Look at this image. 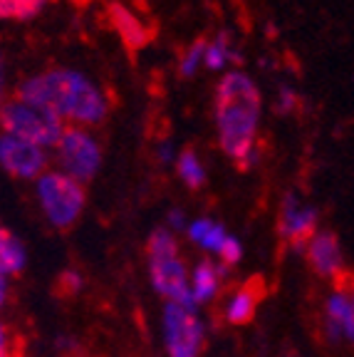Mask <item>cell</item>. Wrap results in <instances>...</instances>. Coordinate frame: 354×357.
<instances>
[{"label":"cell","instance_id":"obj_1","mask_svg":"<svg viewBox=\"0 0 354 357\" xmlns=\"http://www.w3.org/2000/svg\"><path fill=\"white\" fill-rule=\"evenodd\" d=\"M15 97L50 112L67 127H97L109 114V97L89 75L75 67H50L25 77Z\"/></svg>","mask_w":354,"mask_h":357},{"label":"cell","instance_id":"obj_2","mask_svg":"<svg viewBox=\"0 0 354 357\" xmlns=\"http://www.w3.org/2000/svg\"><path fill=\"white\" fill-rule=\"evenodd\" d=\"M263 117L261 87L243 70H228L216 84L213 122L218 146L240 169L258 164V129Z\"/></svg>","mask_w":354,"mask_h":357},{"label":"cell","instance_id":"obj_3","mask_svg":"<svg viewBox=\"0 0 354 357\" xmlns=\"http://www.w3.org/2000/svg\"><path fill=\"white\" fill-rule=\"evenodd\" d=\"M35 196H38V204L43 208L45 218L50 221V226L60 231L72 229L82 216L84 204H87L84 184H79L77 178L67 176L60 169H47L35 181Z\"/></svg>","mask_w":354,"mask_h":357},{"label":"cell","instance_id":"obj_4","mask_svg":"<svg viewBox=\"0 0 354 357\" xmlns=\"http://www.w3.org/2000/svg\"><path fill=\"white\" fill-rule=\"evenodd\" d=\"M0 129H3V134H10V137H17V139L30 142V144H38L50 151L60 144L67 124L50 112L13 97L0 112Z\"/></svg>","mask_w":354,"mask_h":357},{"label":"cell","instance_id":"obj_5","mask_svg":"<svg viewBox=\"0 0 354 357\" xmlns=\"http://www.w3.org/2000/svg\"><path fill=\"white\" fill-rule=\"evenodd\" d=\"M55 159L60 172L87 184L102 169V144L87 127H67L60 144L55 146Z\"/></svg>","mask_w":354,"mask_h":357},{"label":"cell","instance_id":"obj_6","mask_svg":"<svg viewBox=\"0 0 354 357\" xmlns=\"http://www.w3.org/2000/svg\"><path fill=\"white\" fill-rule=\"evenodd\" d=\"M161 328H164V347H167L169 357H201L206 342V328L196 307L167 303Z\"/></svg>","mask_w":354,"mask_h":357},{"label":"cell","instance_id":"obj_7","mask_svg":"<svg viewBox=\"0 0 354 357\" xmlns=\"http://www.w3.org/2000/svg\"><path fill=\"white\" fill-rule=\"evenodd\" d=\"M149 278L154 290L167 303L199 307L191 296V271L181 256H149Z\"/></svg>","mask_w":354,"mask_h":357},{"label":"cell","instance_id":"obj_8","mask_svg":"<svg viewBox=\"0 0 354 357\" xmlns=\"http://www.w3.org/2000/svg\"><path fill=\"white\" fill-rule=\"evenodd\" d=\"M50 164L47 149L22 142L10 134H0V169L13 178L38 181Z\"/></svg>","mask_w":354,"mask_h":357},{"label":"cell","instance_id":"obj_9","mask_svg":"<svg viewBox=\"0 0 354 357\" xmlns=\"http://www.w3.org/2000/svg\"><path fill=\"white\" fill-rule=\"evenodd\" d=\"M317 221H320V211L310 204H305L298 194H285L280 204V221H277V231L290 245L293 251L305 253L307 241L315 236Z\"/></svg>","mask_w":354,"mask_h":357},{"label":"cell","instance_id":"obj_10","mask_svg":"<svg viewBox=\"0 0 354 357\" xmlns=\"http://www.w3.org/2000/svg\"><path fill=\"white\" fill-rule=\"evenodd\" d=\"M322 333L332 345H354V301L349 283L327 293L322 305Z\"/></svg>","mask_w":354,"mask_h":357},{"label":"cell","instance_id":"obj_11","mask_svg":"<svg viewBox=\"0 0 354 357\" xmlns=\"http://www.w3.org/2000/svg\"><path fill=\"white\" fill-rule=\"evenodd\" d=\"M305 258L320 278L337 280L344 273V248L337 234L327 229H317L315 236L305 245Z\"/></svg>","mask_w":354,"mask_h":357},{"label":"cell","instance_id":"obj_12","mask_svg":"<svg viewBox=\"0 0 354 357\" xmlns=\"http://www.w3.org/2000/svg\"><path fill=\"white\" fill-rule=\"evenodd\" d=\"M228 268L223 263H213L210 258H203L191 271V296L196 305H206L221 293V285L226 280Z\"/></svg>","mask_w":354,"mask_h":357},{"label":"cell","instance_id":"obj_13","mask_svg":"<svg viewBox=\"0 0 354 357\" xmlns=\"http://www.w3.org/2000/svg\"><path fill=\"white\" fill-rule=\"evenodd\" d=\"M107 15H109L111 28L116 30V35L122 38V43L127 45L129 50H141V47H146V43H149V28L141 22V17H139L137 13L129 10L122 3H111Z\"/></svg>","mask_w":354,"mask_h":357},{"label":"cell","instance_id":"obj_14","mask_svg":"<svg viewBox=\"0 0 354 357\" xmlns=\"http://www.w3.org/2000/svg\"><path fill=\"white\" fill-rule=\"evenodd\" d=\"M258 303H261V290L255 283H248L243 288H238L228 298L226 307H223V318L228 325H245L253 320L255 310H258Z\"/></svg>","mask_w":354,"mask_h":357},{"label":"cell","instance_id":"obj_15","mask_svg":"<svg viewBox=\"0 0 354 357\" xmlns=\"http://www.w3.org/2000/svg\"><path fill=\"white\" fill-rule=\"evenodd\" d=\"M240 62V50L233 43V35L228 30H221L213 40L206 43L203 67L210 73H228V65Z\"/></svg>","mask_w":354,"mask_h":357},{"label":"cell","instance_id":"obj_16","mask_svg":"<svg viewBox=\"0 0 354 357\" xmlns=\"http://www.w3.org/2000/svg\"><path fill=\"white\" fill-rule=\"evenodd\" d=\"M186 236L194 241L196 245H201L206 253H216L218 256L231 234H228V229L223 223L213 221V218H208V216H199V218H194V221H188Z\"/></svg>","mask_w":354,"mask_h":357},{"label":"cell","instance_id":"obj_17","mask_svg":"<svg viewBox=\"0 0 354 357\" xmlns=\"http://www.w3.org/2000/svg\"><path fill=\"white\" fill-rule=\"evenodd\" d=\"M28 266V251L22 241L13 231L0 226V275L10 280L13 275L22 273Z\"/></svg>","mask_w":354,"mask_h":357},{"label":"cell","instance_id":"obj_18","mask_svg":"<svg viewBox=\"0 0 354 357\" xmlns=\"http://www.w3.org/2000/svg\"><path fill=\"white\" fill-rule=\"evenodd\" d=\"M174 167H176V174L183 181V186H188V189H194V191L201 189V186L206 184V178H208L203 162H201V156L196 154L194 149L178 151V159Z\"/></svg>","mask_w":354,"mask_h":357},{"label":"cell","instance_id":"obj_19","mask_svg":"<svg viewBox=\"0 0 354 357\" xmlns=\"http://www.w3.org/2000/svg\"><path fill=\"white\" fill-rule=\"evenodd\" d=\"M50 0H0V22L33 20L47 8Z\"/></svg>","mask_w":354,"mask_h":357},{"label":"cell","instance_id":"obj_20","mask_svg":"<svg viewBox=\"0 0 354 357\" xmlns=\"http://www.w3.org/2000/svg\"><path fill=\"white\" fill-rule=\"evenodd\" d=\"M206 43H208V40H196V43L188 45L186 50H183V55L178 57V75H181L183 79L194 77L201 67H203Z\"/></svg>","mask_w":354,"mask_h":357},{"label":"cell","instance_id":"obj_21","mask_svg":"<svg viewBox=\"0 0 354 357\" xmlns=\"http://www.w3.org/2000/svg\"><path fill=\"white\" fill-rule=\"evenodd\" d=\"M240 258H243V243H240L238 236H228L226 243H223L221 253H218V263H223L226 268L236 266V263H240Z\"/></svg>","mask_w":354,"mask_h":357},{"label":"cell","instance_id":"obj_22","mask_svg":"<svg viewBox=\"0 0 354 357\" xmlns=\"http://www.w3.org/2000/svg\"><path fill=\"white\" fill-rule=\"evenodd\" d=\"M295 105H298V95H295V89L288 87V84H280V89H277V100H275V112L285 117V114L295 112Z\"/></svg>","mask_w":354,"mask_h":357},{"label":"cell","instance_id":"obj_23","mask_svg":"<svg viewBox=\"0 0 354 357\" xmlns=\"http://www.w3.org/2000/svg\"><path fill=\"white\" fill-rule=\"evenodd\" d=\"M84 285L82 280V273L79 271H65V273L60 275V283H57V288H60L62 296H75V293H79Z\"/></svg>","mask_w":354,"mask_h":357},{"label":"cell","instance_id":"obj_24","mask_svg":"<svg viewBox=\"0 0 354 357\" xmlns=\"http://www.w3.org/2000/svg\"><path fill=\"white\" fill-rule=\"evenodd\" d=\"M0 357H20L17 355V340L3 320H0Z\"/></svg>","mask_w":354,"mask_h":357},{"label":"cell","instance_id":"obj_25","mask_svg":"<svg viewBox=\"0 0 354 357\" xmlns=\"http://www.w3.org/2000/svg\"><path fill=\"white\" fill-rule=\"evenodd\" d=\"M154 154L161 164H176L178 159V151H176V144L171 139H159L154 146Z\"/></svg>","mask_w":354,"mask_h":357},{"label":"cell","instance_id":"obj_26","mask_svg":"<svg viewBox=\"0 0 354 357\" xmlns=\"http://www.w3.org/2000/svg\"><path fill=\"white\" fill-rule=\"evenodd\" d=\"M169 229L183 231V234H186L188 221H186V213H183L181 208H171V211H169Z\"/></svg>","mask_w":354,"mask_h":357},{"label":"cell","instance_id":"obj_27","mask_svg":"<svg viewBox=\"0 0 354 357\" xmlns=\"http://www.w3.org/2000/svg\"><path fill=\"white\" fill-rule=\"evenodd\" d=\"M6 92H8V70H6V57L0 52V112H3V107L8 102Z\"/></svg>","mask_w":354,"mask_h":357},{"label":"cell","instance_id":"obj_28","mask_svg":"<svg viewBox=\"0 0 354 357\" xmlns=\"http://www.w3.org/2000/svg\"><path fill=\"white\" fill-rule=\"evenodd\" d=\"M8 298H10V283H8V278L0 275V312L8 305Z\"/></svg>","mask_w":354,"mask_h":357},{"label":"cell","instance_id":"obj_29","mask_svg":"<svg viewBox=\"0 0 354 357\" xmlns=\"http://www.w3.org/2000/svg\"><path fill=\"white\" fill-rule=\"evenodd\" d=\"M57 347H60L62 352H75V350H77V342L62 335V337H57Z\"/></svg>","mask_w":354,"mask_h":357},{"label":"cell","instance_id":"obj_30","mask_svg":"<svg viewBox=\"0 0 354 357\" xmlns=\"http://www.w3.org/2000/svg\"><path fill=\"white\" fill-rule=\"evenodd\" d=\"M285 357H298V355H285Z\"/></svg>","mask_w":354,"mask_h":357}]
</instances>
